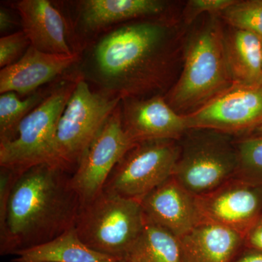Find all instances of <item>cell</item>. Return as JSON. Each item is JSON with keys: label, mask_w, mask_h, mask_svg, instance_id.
<instances>
[{"label": "cell", "mask_w": 262, "mask_h": 262, "mask_svg": "<svg viewBox=\"0 0 262 262\" xmlns=\"http://www.w3.org/2000/svg\"><path fill=\"white\" fill-rule=\"evenodd\" d=\"M176 34L175 24L163 15L108 29L93 43L78 73L121 98L160 95L171 77Z\"/></svg>", "instance_id": "obj_1"}, {"label": "cell", "mask_w": 262, "mask_h": 262, "mask_svg": "<svg viewBox=\"0 0 262 262\" xmlns=\"http://www.w3.org/2000/svg\"><path fill=\"white\" fill-rule=\"evenodd\" d=\"M71 177L49 163L18 174L8 202L0 205L2 256L46 244L75 227L82 203Z\"/></svg>", "instance_id": "obj_2"}, {"label": "cell", "mask_w": 262, "mask_h": 262, "mask_svg": "<svg viewBox=\"0 0 262 262\" xmlns=\"http://www.w3.org/2000/svg\"><path fill=\"white\" fill-rule=\"evenodd\" d=\"M232 84L226 59L224 29L219 16L209 15L188 38L182 73L165 98L177 113L187 115Z\"/></svg>", "instance_id": "obj_3"}, {"label": "cell", "mask_w": 262, "mask_h": 262, "mask_svg": "<svg viewBox=\"0 0 262 262\" xmlns=\"http://www.w3.org/2000/svg\"><path fill=\"white\" fill-rule=\"evenodd\" d=\"M145 224L141 201L103 189L81 206L75 229L90 248L122 261Z\"/></svg>", "instance_id": "obj_4"}, {"label": "cell", "mask_w": 262, "mask_h": 262, "mask_svg": "<svg viewBox=\"0 0 262 262\" xmlns=\"http://www.w3.org/2000/svg\"><path fill=\"white\" fill-rule=\"evenodd\" d=\"M78 73L66 77L24 119L13 140L0 143V167L21 173L40 164L57 165L55 139L58 120L77 84Z\"/></svg>", "instance_id": "obj_5"}, {"label": "cell", "mask_w": 262, "mask_h": 262, "mask_svg": "<svg viewBox=\"0 0 262 262\" xmlns=\"http://www.w3.org/2000/svg\"><path fill=\"white\" fill-rule=\"evenodd\" d=\"M122 98L94 91L78 73L77 84L66 105L55 139L56 164L71 174Z\"/></svg>", "instance_id": "obj_6"}, {"label": "cell", "mask_w": 262, "mask_h": 262, "mask_svg": "<svg viewBox=\"0 0 262 262\" xmlns=\"http://www.w3.org/2000/svg\"><path fill=\"white\" fill-rule=\"evenodd\" d=\"M181 146L172 177L193 195L213 192L233 179L238 168V151L227 134L205 129H190Z\"/></svg>", "instance_id": "obj_7"}, {"label": "cell", "mask_w": 262, "mask_h": 262, "mask_svg": "<svg viewBox=\"0 0 262 262\" xmlns=\"http://www.w3.org/2000/svg\"><path fill=\"white\" fill-rule=\"evenodd\" d=\"M180 152L176 140L137 143L117 164L103 189L141 201L172 177Z\"/></svg>", "instance_id": "obj_8"}, {"label": "cell", "mask_w": 262, "mask_h": 262, "mask_svg": "<svg viewBox=\"0 0 262 262\" xmlns=\"http://www.w3.org/2000/svg\"><path fill=\"white\" fill-rule=\"evenodd\" d=\"M122 125L119 105L90 144L71 177L82 205L94 199L125 153L134 145Z\"/></svg>", "instance_id": "obj_9"}, {"label": "cell", "mask_w": 262, "mask_h": 262, "mask_svg": "<svg viewBox=\"0 0 262 262\" xmlns=\"http://www.w3.org/2000/svg\"><path fill=\"white\" fill-rule=\"evenodd\" d=\"M185 117L189 130L227 134L256 129L262 124V84H232Z\"/></svg>", "instance_id": "obj_10"}, {"label": "cell", "mask_w": 262, "mask_h": 262, "mask_svg": "<svg viewBox=\"0 0 262 262\" xmlns=\"http://www.w3.org/2000/svg\"><path fill=\"white\" fill-rule=\"evenodd\" d=\"M203 218L245 237L261 216L262 187L236 178L196 196Z\"/></svg>", "instance_id": "obj_11"}, {"label": "cell", "mask_w": 262, "mask_h": 262, "mask_svg": "<svg viewBox=\"0 0 262 262\" xmlns=\"http://www.w3.org/2000/svg\"><path fill=\"white\" fill-rule=\"evenodd\" d=\"M122 128L134 144L148 141L176 140L189 130L180 115L162 95L122 98Z\"/></svg>", "instance_id": "obj_12"}, {"label": "cell", "mask_w": 262, "mask_h": 262, "mask_svg": "<svg viewBox=\"0 0 262 262\" xmlns=\"http://www.w3.org/2000/svg\"><path fill=\"white\" fill-rule=\"evenodd\" d=\"M141 204L146 221L166 229L179 239L206 221L196 196L172 177L146 194Z\"/></svg>", "instance_id": "obj_13"}, {"label": "cell", "mask_w": 262, "mask_h": 262, "mask_svg": "<svg viewBox=\"0 0 262 262\" xmlns=\"http://www.w3.org/2000/svg\"><path fill=\"white\" fill-rule=\"evenodd\" d=\"M80 60V53L70 56L49 54L30 46L19 61L1 69L0 93L15 92L19 96H30Z\"/></svg>", "instance_id": "obj_14"}, {"label": "cell", "mask_w": 262, "mask_h": 262, "mask_svg": "<svg viewBox=\"0 0 262 262\" xmlns=\"http://www.w3.org/2000/svg\"><path fill=\"white\" fill-rule=\"evenodd\" d=\"M20 17L22 31L30 46L54 55H73L67 37L63 15L48 0H21L15 4Z\"/></svg>", "instance_id": "obj_15"}, {"label": "cell", "mask_w": 262, "mask_h": 262, "mask_svg": "<svg viewBox=\"0 0 262 262\" xmlns=\"http://www.w3.org/2000/svg\"><path fill=\"white\" fill-rule=\"evenodd\" d=\"M168 5L161 0H83L78 3L77 22L86 32H102L130 20L163 15Z\"/></svg>", "instance_id": "obj_16"}, {"label": "cell", "mask_w": 262, "mask_h": 262, "mask_svg": "<svg viewBox=\"0 0 262 262\" xmlns=\"http://www.w3.org/2000/svg\"><path fill=\"white\" fill-rule=\"evenodd\" d=\"M179 241L181 262H233L245 242V237L204 221Z\"/></svg>", "instance_id": "obj_17"}, {"label": "cell", "mask_w": 262, "mask_h": 262, "mask_svg": "<svg viewBox=\"0 0 262 262\" xmlns=\"http://www.w3.org/2000/svg\"><path fill=\"white\" fill-rule=\"evenodd\" d=\"M227 67L233 84H262V39L230 27L224 30Z\"/></svg>", "instance_id": "obj_18"}, {"label": "cell", "mask_w": 262, "mask_h": 262, "mask_svg": "<svg viewBox=\"0 0 262 262\" xmlns=\"http://www.w3.org/2000/svg\"><path fill=\"white\" fill-rule=\"evenodd\" d=\"M13 262H120L91 249L81 241L75 227L49 242L19 251Z\"/></svg>", "instance_id": "obj_19"}, {"label": "cell", "mask_w": 262, "mask_h": 262, "mask_svg": "<svg viewBox=\"0 0 262 262\" xmlns=\"http://www.w3.org/2000/svg\"><path fill=\"white\" fill-rule=\"evenodd\" d=\"M123 262H181L180 241L166 229L146 220L142 232Z\"/></svg>", "instance_id": "obj_20"}, {"label": "cell", "mask_w": 262, "mask_h": 262, "mask_svg": "<svg viewBox=\"0 0 262 262\" xmlns=\"http://www.w3.org/2000/svg\"><path fill=\"white\" fill-rule=\"evenodd\" d=\"M48 92L37 91L21 100L15 92H8L0 96V143L13 140L19 125L34 108L37 107Z\"/></svg>", "instance_id": "obj_21"}, {"label": "cell", "mask_w": 262, "mask_h": 262, "mask_svg": "<svg viewBox=\"0 0 262 262\" xmlns=\"http://www.w3.org/2000/svg\"><path fill=\"white\" fill-rule=\"evenodd\" d=\"M220 16L229 27L253 33L262 39V0H236Z\"/></svg>", "instance_id": "obj_22"}, {"label": "cell", "mask_w": 262, "mask_h": 262, "mask_svg": "<svg viewBox=\"0 0 262 262\" xmlns=\"http://www.w3.org/2000/svg\"><path fill=\"white\" fill-rule=\"evenodd\" d=\"M237 147L238 168L236 178L262 187V136L241 141Z\"/></svg>", "instance_id": "obj_23"}, {"label": "cell", "mask_w": 262, "mask_h": 262, "mask_svg": "<svg viewBox=\"0 0 262 262\" xmlns=\"http://www.w3.org/2000/svg\"><path fill=\"white\" fill-rule=\"evenodd\" d=\"M30 46L23 31L3 36L0 39V67H8L19 61Z\"/></svg>", "instance_id": "obj_24"}, {"label": "cell", "mask_w": 262, "mask_h": 262, "mask_svg": "<svg viewBox=\"0 0 262 262\" xmlns=\"http://www.w3.org/2000/svg\"><path fill=\"white\" fill-rule=\"evenodd\" d=\"M236 0H191L186 8V22L191 23L198 15L208 14L220 16Z\"/></svg>", "instance_id": "obj_25"}, {"label": "cell", "mask_w": 262, "mask_h": 262, "mask_svg": "<svg viewBox=\"0 0 262 262\" xmlns=\"http://www.w3.org/2000/svg\"><path fill=\"white\" fill-rule=\"evenodd\" d=\"M245 242L251 247L262 252V215L246 235Z\"/></svg>", "instance_id": "obj_26"}, {"label": "cell", "mask_w": 262, "mask_h": 262, "mask_svg": "<svg viewBox=\"0 0 262 262\" xmlns=\"http://www.w3.org/2000/svg\"><path fill=\"white\" fill-rule=\"evenodd\" d=\"M14 19L9 13V11L1 8L0 10V31L5 32L13 28L14 26Z\"/></svg>", "instance_id": "obj_27"}, {"label": "cell", "mask_w": 262, "mask_h": 262, "mask_svg": "<svg viewBox=\"0 0 262 262\" xmlns=\"http://www.w3.org/2000/svg\"><path fill=\"white\" fill-rule=\"evenodd\" d=\"M233 262H262V252L256 251L244 253Z\"/></svg>", "instance_id": "obj_28"}, {"label": "cell", "mask_w": 262, "mask_h": 262, "mask_svg": "<svg viewBox=\"0 0 262 262\" xmlns=\"http://www.w3.org/2000/svg\"><path fill=\"white\" fill-rule=\"evenodd\" d=\"M258 136H262V124L255 129Z\"/></svg>", "instance_id": "obj_29"}, {"label": "cell", "mask_w": 262, "mask_h": 262, "mask_svg": "<svg viewBox=\"0 0 262 262\" xmlns=\"http://www.w3.org/2000/svg\"><path fill=\"white\" fill-rule=\"evenodd\" d=\"M120 262H123V261H120Z\"/></svg>", "instance_id": "obj_30"}]
</instances>
